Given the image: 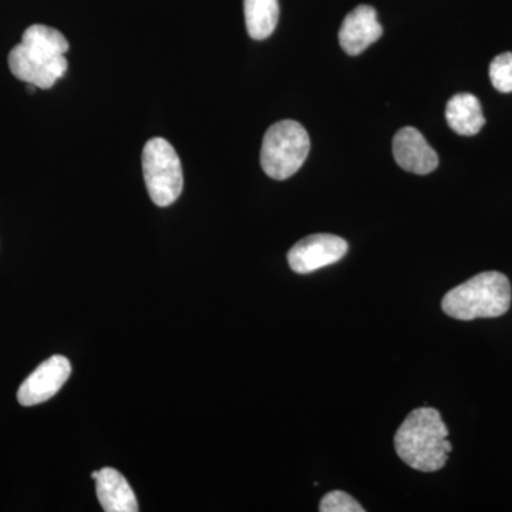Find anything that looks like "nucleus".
<instances>
[{"label":"nucleus","mask_w":512,"mask_h":512,"mask_svg":"<svg viewBox=\"0 0 512 512\" xmlns=\"http://www.w3.org/2000/svg\"><path fill=\"white\" fill-rule=\"evenodd\" d=\"M72 373V365L64 356H52L37 366L18 390V400L22 406L30 407L45 403L56 396Z\"/></svg>","instance_id":"obj_7"},{"label":"nucleus","mask_w":512,"mask_h":512,"mask_svg":"<svg viewBox=\"0 0 512 512\" xmlns=\"http://www.w3.org/2000/svg\"><path fill=\"white\" fill-rule=\"evenodd\" d=\"M311 150L308 131L298 121H278L268 128L261 148L265 174L282 181L298 173Z\"/></svg>","instance_id":"obj_4"},{"label":"nucleus","mask_w":512,"mask_h":512,"mask_svg":"<svg viewBox=\"0 0 512 512\" xmlns=\"http://www.w3.org/2000/svg\"><path fill=\"white\" fill-rule=\"evenodd\" d=\"M396 163L409 173L427 175L439 167V156L417 128L404 127L393 140Z\"/></svg>","instance_id":"obj_8"},{"label":"nucleus","mask_w":512,"mask_h":512,"mask_svg":"<svg viewBox=\"0 0 512 512\" xmlns=\"http://www.w3.org/2000/svg\"><path fill=\"white\" fill-rule=\"evenodd\" d=\"M143 173L148 194L157 207L174 204L183 192L184 177L180 157L164 138H151L144 147Z\"/></svg>","instance_id":"obj_5"},{"label":"nucleus","mask_w":512,"mask_h":512,"mask_svg":"<svg viewBox=\"0 0 512 512\" xmlns=\"http://www.w3.org/2000/svg\"><path fill=\"white\" fill-rule=\"evenodd\" d=\"M491 83L500 93H512V53L495 57L490 64Z\"/></svg>","instance_id":"obj_13"},{"label":"nucleus","mask_w":512,"mask_h":512,"mask_svg":"<svg viewBox=\"0 0 512 512\" xmlns=\"http://www.w3.org/2000/svg\"><path fill=\"white\" fill-rule=\"evenodd\" d=\"M348 249V242L336 235H309L293 245L288 252V264L296 274H311L339 262L348 254Z\"/></svg>","instance_id":"obj_6"},{"label":"nucleus","mask_w":512,"mask_h":512,"mask_svg":"<svg viewBox=\"0 0 512 512\" xmlns=\"http://www.w3.org/2000/svg\"><path fill=\"white\" fill-rule=\"evenodd\" d=\"M320 512H363L362 507L352 495L343 491H332L322 498L319 504Z\"/></svg>","instance_id":"obj_14"},{"label":"nucleus","mask_w":512,"mask_h":512,"mask_svg":"<svg viewBox=\"0 0 512 512\" xmlns=\"http://www.w3.org/2000/svg\"><path fill=\"white\" fill-rule=\"evenodd\" d=\"M99 477V471H93L92 478L94 481H96V478Z\"/></svg>","instance_id":"obj_15"},{"label":"nucleus","mask_w":512,"mask_h":512,"mask_svg":"<svg viewBox=\"0 0 512 512\" xmlns=\"http://www.w3.org/2000/svg\"><path fill=\"white\" fill-rule=\"evenodd\" d=\"M439 410L420 407L413 410L394 436L397 456L421 473H434L446 466L453 444Z\"/></svg>","instance_id":"obj_2"},{"label":"nucleus","mask_w":512,"mask_h":512,"mask_svg":"<svg viewBox=\"0 0 512 512\" xmlns=\"http://www.w3.org/2000/svg\"><path fill=\"white\" fill-rule=\"evenodd\" d=\"M383 35L375 8L360 5L346 16L339 30V43L350 56L365 52Z\"/></svg>","instance_id":"obj_9"},{"label":"nucleus","mask_w":512,"mask_h":512,"mask_svg":"<svg viewBox=\"0 0 512 512\" xmlns=\"http://www.w3.org/2000/svg\"><path fill=\"white\" fill-rule=\"evenodd\" d=\"M97 498L106 512H137L136 494L126 478L114 468H103L96 478Z\"/></svg>","instance_id":"obj_10"},{"label":"nucleus","mask_w":512,"mask_h":512,"mask_svg":"<svg viewBox=\"0 0 512 512\" xmlns=\"http://www.w3.org/2000/svg\"><path fill=\"white\" fill-rule=\"evenodd\" d=\"M248 35L255 40L268 39L279 20L278 0H244Z\"/></svg>","instance_id":"obj_12"},{"label":"nucleus","mask_w":512,"mask_h":512,"mask_svg":"<svg viewBox=\"0 0 512 512\" xmlns=\"http://www.w3.org/2000/svg\"><path fill=\"white\" fill-rule=\"evenodd\" d=\"M69 42L59 30L33 25L25 30L22 43L9 53L10 72L37 89H50L67 72Z\"/></svg>","instance_id":"obj_1"},{"label":"nucleus","mask_w":512,"mask_h":512,"mask_svg":"<svg viewBox=\"0 0 512 512\" xmlns=\"http://www.w3.org/2000/svg\"><path fill=\"white\" fill-rule=\"evenodd\" d=\"M446 119L454 133L466 137L476 136L485 124L480 100L471 93L456 94L448 100Z\"/></svg>","instance_id":"obj_11"},{"label":"nucleus","mask_w":512,"mask_h":512,"mask_svg":"<svg viewBox=\"0 0 512 512\" xmlns=\"http://www.w3.org/2000/svg\"><path fill=\"white\" fill-rule=\"evenodd\" d=\"M512 291L507 276L501 272H483L451 289L441 302L450 318L474 320L498 318L508 312Z\"/></svg>","instance_id":"obj_3"}]
</instances>
